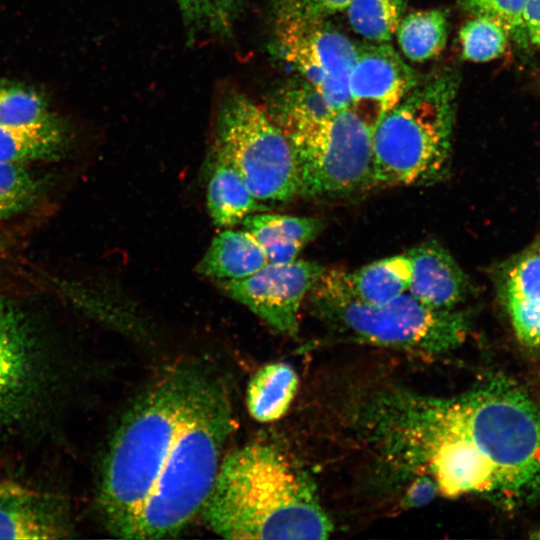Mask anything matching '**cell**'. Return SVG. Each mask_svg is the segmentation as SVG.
Returning <instances> with one entry per match:
<instances>
[{"label": "cell", "instance_id": "cell-1", "mask_svg": "<svg viewBox=\"0 0 540 540\" xmlns=\"http://www.w3.org/2000/svg\"><path fill=\"white\" fill-rule=\"evenodd\" d=\"M234 429L224 384L196 364L175 366L129 408L104 460L99 507L122 539L180 533L202 510Z\"/></svg>", "mask_w": 540, "mask_h": 540}, {"label": "cell", "instance_id": "cell-29", "mask_svg": "<svg viewBox=\"0 0 540 540\" xmlns=\"http://www.w3.org/2000/svg\"><path fill=\"white\" fill-rule=\"evenodd\" d=\"M439 493L434 479L427 474L415 475L402 497L404 508H419L427 505Z\"/></svg>", "mask_w": 540, "mask_h": 540}, {"label": "cell", "instance_id": "cell-13", "mask_svg": "<svg viewBox=\"0 0 540 540\" xmlns=\"http://www.w3.org/2000/svg\"><path fill=\"white\" fill-rule=\"evenodd\" d=\"M262 247L268 263L285 264L297 259L301 250L324 229L316 217L256 212L241 223Z\"/></svg>", "mask_w": 540, "mask_h": 540}, {"label": "cell", "instance_id": "cell-6", "mask_svg": "<svg viewBox=\"0 0 540 540\" xmlns=\"http://www.w3.org/2000/svg\"><path fill=\"white\" fill-rule=\"evenodd\" d=\"M276 124L296 157L299 196H339L371 188L375 121L348 106L326 117Z\"/></svg>", "mask_w": 540, "mask_h": 540}, {"label": "cell", "instance_id": "cell-18", "mask_svg": "<svg viewBox=\"0 0 540 540\" xmlns=\"http://www.w3.org/2000/svg\"><path fill=\"white\" fill-rule=\"evenodd\" d=\"M412 264L407 253L373 261L360 269L346 272L352 293L371 305L389 303L408 292Z\"/></svg>", "mask_w": 540, "mask_h": 540}, {"label": "cell", "instance_id": "cell-10", "mask_svg": "<svg viewBox=\"0 0 540 540\" xmlns=\"http://www.w3.org/2000/svg\"><path fill=\"white\" fill-rule=\"evenodd\" d=\"M419 82L388 43L358 46L348 81L350 105L377 124Z\"/></svg>", "mask_w": 540, "mask_h": 540}, {"label": "cell", "instance_id": "cell-3", "mask_svg": "<svg viewBox=\"0 0 540 540\" xmlns=\"http://www.w3.org/2000/svg\"><path fill=\"white\" fill-rule=\"evenodd\" d=\"M457 75L440 73L417 85L377 124L371 187L428 185L450 168Z\"/></svg>", "mask_w": 540, "mask_h": 540}, {"label": "cell", "instance_id": "cell-16", "mask_svg": "<svg viewBox=\"0 0 540 540\" xmlns=\"http://www.w3.org/2000/svg\"><path fill=\"white\" fill-rule=\"evenodd\" d=\"M207 184L206 204L214 225L232 228L249 215L267 208L250 191L237 169L226 160L213 156Z\"/></svg>", "mask_w": 540, "mask_h": 540}, {"label": "cell", "instance_id": "cell-26", "mask_svg": "<svg viewBox=\"0 0 540 540\" xmlns=\"http://www.w3.org/2000/svg\"><path fill=\"white\" fill-rule=\"evenodd\" d=\"M528 0H458L472 16L486 17L499 24L515 40L524 44L527 37L523 12Z\"/></svg>", "mask_w": 540, "mask_h": 540}, {"label": "cell", "instance_id": "cell-24", "mask_svg": "<svg viewBox=\"0 0 540 540\" xmlns=\"http://www.w3.org/2000/svg\"><path fill=\"white\" fill-rule=\"evenodd\" d=\"M508 38V33L496 22L473 16L459 32L462 57L473 62L496 59L505 51Z\"/></svg>", "mask_w": 540, "mask_h": 540}, {"label": "cell", "instance_id": "cell-5", "mask_svg": "<svg viewBox=\"0 0 540 540\" xmlns=\"http://www.w3.org/2000/svg\"><path fill=\"white\" fill-rule=\"evenodd\" d=\"M458 396L464 436L492 466L499 493L540 492V409L520 389L493 379Z\"/></svg>", "mask_w": 540, "mask_h": 540}, {"label": "cell", "instance_id": "cell-33", "mask_svg": "<svg viewBox=\"0 0 540 540\" xmlns=\"http://www.w3.org/2000/svg\"><path fill=\"white\" fill-rule=\"evenodd\" d=\"M530 537L535 538V539H540V530L533 532V534Z\"/></svg>", "mask_w": 540, "mask_h": 540}, {"label": "cell", "instance_id": "cell-8", "mask_svg": "<svg viewBox=\"0 0 540 540\" xmlns=\"http://www.w3.org/2000/svg\"><path fill=\"white\" fill-rule=\"evenodd\" d=\"M278 38L285 59L334 112L350 105L348 81L358 52L352 40L292 5L281 18Z\"/></svg>", "mask_w": 540, "mask_h": 540}, {"label": "cell", "instance_id": "cell-14", "mask_svg": "<svg viewBox=\"0 0 540 540\" xmlns=\"http://www.w3.org/2000/svg\"><path fill=\"white\" fill-rule=\"evenodd\" d=\"M67 524L43 495L29 489L0 496V539H59Z\"/></svg>", "mask_w": 540, "mask_h": 540}, {"label": "cell", "instance_id": "cell-32", "mask_svg": "<svg viewBox=\"0 0 540 540\" xmlns=\"http://www.w3.org/2000/svg\"><path fill=\"white\" fill-rule=\"evenodd\" d=\"M23 488H24L23 486H20L14 483L4 482L0 480V496L19 492Z\"/></svg>", "mask_w": 540, "mask_h": 540}, {"label": "cell", "instance_id": "cell-9", "mask_svg": "<svg viewBox=\"0 0 540 540\" xmlns=\"http://www.w3.org/2000/svg\"><path fill=\"white\" fill-rule=\"evenodd\" d=\"M325 268L314 261L268 263L252 275L217 281L221 291L241 303L273 329L295 334L304 298Z\"/></svg>", "mask_w": 540, "mask_h": 540}, {"label": "cell", "instance_id": "cell-12", "mask_svg": "<svg viewBox=\"0 0 540 540\" xmlns=\"http://www.w3.org/2000/svg\"><path fill=\"white\" fill-rule=\"evenodd\" d=\"M406 253L412 264L408 292L414 298L439 310H453L464 300L466 276L445 247L431 240Z\"/></svg>", "mask_w": 540, "mask_h": 540}, {"label": "cell", "instance_id": "cell-23", "mask_svg": "<svg viewBox=\"0 0 540 540\" xmlns=\"http://www.w3.org/2000/svg\"><path fill=\"white\" fill-rule=\"evenodd\" d=\"M54 116L46 99L38 91L0 79V124L26 127L40 124Z\"/></svg>", "mask_w": 540, "mask_h": 540}, {"label": "cell", "instance_id": "cell-4", "mask_svg": "<svg viewBox=\"0 0 540 540\" xmlns=\"http://www.w3.org/2000/svg\"><path fill=\"white\" fill-rule=\"evenodd\" d=\"M307 296L316 317L366 344L443 354L458 347L468 331L463 312L431 308L409 292L386 304L365 303L352 293L343 270L325 269Z\"/></svg>", "mask_w": 540, "mask_h": 540}, {"label": "cell", "instance_id": "cell-17", "mask_svg": "<svg viewBox=\"0 0 540 540\" xmlns=\"http://www.w3.org/2000/svg\"><path fill=\"white\" fill-rule=\"evenodd\" d=\"M68 140L66 128L57 116L26 127L0 124V163L58 159L66 150Z\"/></svg>", "mask_w": 540, "mask_h": 540}, {"label": "cell", "instance_id": "cell-20", "mask_svg": "<svg viewBox=\"0 0 540 540\" xmlns=\"http://www.w3.org/2000/svg\"><path fill=\"white\" fill-rule=\"evenodd\" d=\"M395 35L407 59L417 63L430 60L446 46L447 13L440 8L413 11L403 16Z\"/></svg>", "mask_w": 540, "mask_h": 540}, {"label": "cell", "instance_id": "cell-25", "mask_svg": "<svg viewBox=\"0 0 540 540\" xmlns=\"http://www.w3.org/2000/svg\"><path fill=\"white\" fill-rule=\"evenodd\" d=\"M40 190V181L23 164L0 163V220L29 209Z\"/></svg>", "mask_w": 540, "mask_h": 540}, {"label": "cell", "instance_id": "cell-28", "mask_svg": "<svg viewBox=\"0 0 540 540\" xmlns=\"http://www.w3.org/2000/svg\"><path fill=\"white\" fill-rule=\"evenodd\" d=\"M506 304L518 339L529 346L540 345V303L506 296Z\"/></svg>", "mask_w": 540, "mask_h": 540}, {"label": "cell", "instance_id": "cell-30", "mask_svg": "<svg viewBox=\"0 0 540 540\" xmlns=\"http://www.w3.org/2000/svg\"><path fill=\"white\" fill-rule=\"evenodd\" d=\"M353 0H294V7L307 15L324 17L346 10Z\"/></svg>", "mask_w": 540, "mask_h": 540}, {"label": "cell", "instance_id": "cell-19", "mask_svg": "<svg viewBox=\"0 0 540 540\" xmlns=\"http://www.w3.org/2000/svg\"><path fill=\"white\" fill-rule=\"evenodd\" d=\"M296 371L287 363H270L259 369L247 388L250 415L259 422H273L288 411L298 388Z\"/></svg>", "mask_w": 540, "mask_h": 540}, {"label": "cell", "instance_id": "cell-7", "mask_svg": "<svg viewBox=\"0 0 540 540\" xmlns=\"http://www.w3.org/2000/svg\"><path fill=\"white\" fill-rule=\"evenodd\" d=\"M211 155L231 163L261 202L299 196L293 148L266 108L242 92H225L214 123Z\"/></svg>", "mask_w": 540, "mask_h": 540}, {"label": "cell", "instance_id": "cell-15", "mask_svg": "<svg viewBox=\"0 0 540 540\" xmlns=\"http://www.w3.org/2000/svg\"><path fill=\"white\" fill-rule=\"evenodd\" d=\"M267 264L262 247L247 230L225 228L212 239L196 271L217 281L237 280Z\"/></svg>", "mask_w": 540, "mask_h": 540}, {"label": "cell", "instance_id": "cell-27", "mask_svg": "<svg viewBox=\"0 0 540 540\" xmlns=\"http://www.w3.org/2000/svg\"><path fill=\"white\" fill-rule=\"evenodd\" d=\"M505 296L540 303V249L527 253L511 267Z\"/></svg>", "mask_w": 540, "mask_h": 540}, {"label": "cell", "instance_id": "cell-31", "mask_svg": "<svg viewBox=\"0 0 540 540\" xmlns=\"http://www.w3.org/2000/svg\"><path fill=\"white\" fill-rule=\"evenodd\" d=\"M527 41L540 49V0H528L523 12Z\"/></svg>", "mask_w": 540, "mask_h": 540}, {"label": "cell", "instance_id": "cell-22", "mask_svg": "<svg viewBox=\"0 0 540 540\" xmlns=\"http://www.w3.org/2000/svg\"><path fill=\"white\" fill-rule=\"evenodd\" d=\"M191 37L229 36L244 0H175Z\"/></svg>", "mask_w": 540, "mask_h": 540}, {"label": "cell", "instance_id": "cell-2", "mask_svg": "<svg viewBox=\"0 0 540 540\" xmlns=\"http://www.w3.org/2000/svg\"><path fill=\"white\" fill-rule=\"evenodd\" d=\"M201 512L209 528L227 539H327L333 532L311 479L262 443L221 461Z\"/></svg>", "mask_w": 540, "mask_h": 540}, {"label": "cell", "instance_id": "cell-21", "mask_svg": "<svg viewBox=\"0 0 540 540\" xmlns=\"http://www.w3.org/2000/svg\"><path fill=\"white\" fill-rule=\"evenodd\" d=\"M407 0H353L347 18L355 33L372 43H388L404 16Z\"/></svg>", "mask_w": 540, "mask_h": 540}, {"label": "cell", "instance_id": "cell-11", "mask_svg": "<svg viewBox=\"0 0 540 540\" xmlns=\"http://www.w3.org/2000/svg\"><path fill=\"white\" fill-rule=\"evenodd\" d=\"M18 310L0 296V429L22 411L32 388L34 354Z\"/></svg>", "mask_w": 540, "mask_h": 540}]
</instances>
